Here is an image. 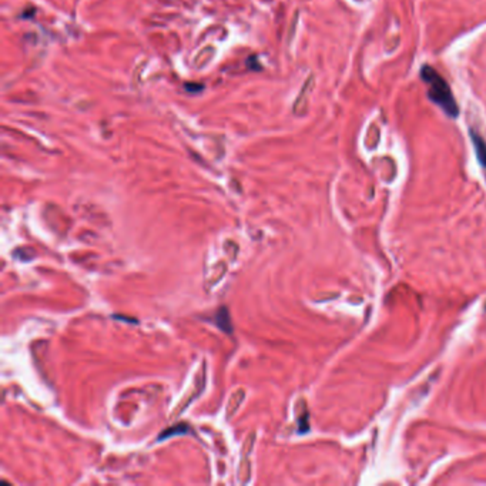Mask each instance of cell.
Returning <instances> with one entry per match:
<instances>
[{
	"instance_id": "obj_1",
	"label": "cell",
	"mask_w": 486,
	"mask_h": 486,
	"mask_svg": "<svg viewBox=\"0 0 486 486\" xmlns=\"http://www.w3.org/2000/svg\"><path fill=\"white\" fill-rule=\"evenodd\" d=\"M421 79L428 86V97L444 110L449 117H457L459 114V107L447 80L432 66L428 64L422 66L421 69Z\"/></svg>"
},
{
	"instance_id": "obj_3",
	"label": "cell",
	"mask_w": 486,
	"mask_h": 486,
	"mask_svg": "<svg viewBox=\"0 0 486 486\" xmlns=\"http://www.w3.org/2000/svg\"><path fill=\"white\" fill-rule=\"evenodd\" d=\"M216 322H217V327L220 329H223L224 332H227V334L233 332L231 318H230V312L227 311V308H221L219 312L216 314Z\"/></svg>"
},
{
	"instance_id": "obj_4",
	"label": "cell",
	"mask_w": 486,
	"mask_h": 486,
	"mask_svg": "<svg viewBox=\"0 0 486 486\" xmlns=\"http://www.w3.org/2000/svg\"><path fill=\"white\" fill-rule=\"evenodd\" d=\"M189 431V427L186 424H181V425H176V427L169 428L167 431H164L161 435L159 437V441H164L166 438L169 437H174V435H183Z\"/></svg>"
},
{
	"instance_id": "obj_2",
	"label": "cell",
	"mask_w": 486,
	"mask_h": 486,
	"mask_svg": "<svg viewBox=\"0 0 486 486\" xmlns=\"http://www.w3.org/2000/svg\"><path fill=\"white\" fill-rule=\"evenodd\" d=\"M469 134H471V139H472V143H474V147H475V154H477L478 161L481 163L482 167L486 169V141L485 139L478 133L477 130H469Z\"/></svg>"
}]
</instances>
